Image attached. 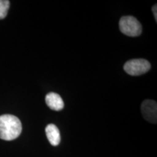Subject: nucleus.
<instances>
[{"instance_id": "0eeeda50", "label": "nucleus", "mask_w": 157, "mask_h": 157, "mask_svg": "<svg viewBox=\"0 0 157 157\" xmlns=\"http://www.w3.org/2000/svg\"><path fill=\"white\" fill-rule=\"evenodd\" d=\"M10 1L0 0V20H2L7 16L10 8Z\"/></svg>"}, {"instance_id": "20e7f679", "label": "nucleus", "mask_w": 157, "mask_h": 157, "mask_svg": "<svg viewBox=\"0 0 157 157\" xmlns=\"http://www.w3.org/2000/svg\"><path fill=\"white\" fill-rule=\"evenodd\" d=\"M143 118L149 122L156 124L157 121V103L152 100H146L141 105Z\"/></svg>"}, {"instance_id": "7ed1b4c3", "label": "nucleus", "mask_w": 157, "mask_h": 157, "mask_svg": "<svg viewBox=\"0 0 157 157\" xmlns=\"http://www.w3.org/2000/svg\"><path fill=\"white\" fill-rule=\"evenodd\" d=\"M151 68V64L145 59L128 60L124 66L125 72L131 76H140L146 74Z\"/></svg>"}, {"instance_id": "39448f33", "label": "nucleus", "mask_w": 157, "mask_h": 157, "mask_svg": "<svg viewBox=\"0 0 157 157\" xmlns=\"http://www.w3.org/2000/svg\"><path fill=\"white\" fill-rule=\"evenodd\" d=\"M45 101L48 106L54 111H60L64 107L62 98L56 93H48L45 98Z\"/></svg>"}, {"instance_id": "f257e3e1", "label": "nucleus", "mask_w": 157, "mask_h": 157, "mask_svg": "<svg viewBox=\"0 0 157 157\" xmlns=\"http://www.w3.org/2000/svg\"><path fill=\"white\" fill-rule=\"evenodd\" d=\"M22 124L17 117L11 114L0 116V139L10 141L19 137Z\"/></svg>"}, {"instance_id": "6e6552de", "label": "nucleus", "mask_w": 157, "mask_h": 157, "mask_svg": "<svg viewBox=\"0 0 157 157\" xmlns=\"http://www.w3.org/2000/svg\"><path fill=\"white\" fill-rule=\"evenodd\" d=\"M152 11H153V13H154V16L155 17V20H156V22H157V13H156V12H157V7H156V5L153 6Z\"/></svg>"}, {"instance_id": "423d86ee", "label": "nucleus", "mask_w": 157, "mask_h": 157, "mask_svg": "<svg viewBox=\"0 0 157 157\" xmlns=\"http://www.w3.org/2000/svg\"><path fill=\"white\" fill-rule=\"evenodd\" d=\"M47 137L52 146H57L60 142V134L58 127L55 124H50L45 128Z\"/></svg>"}, {"instance_id": "f03ea898", "label": "nucleus", "mask_w": 157, "mask_h": 157, "mask_svg": "<svg viewBox=\"0 0 157 157\" xmlns=\"http://www.w3.org/2000/svg\"><path fill=\"white\" fill-rule=\"evenodd\" d=\"M119 29L121 33L129 36H138L142 33V25L133 16H123L119 21Z\"/></svg>"}]
</instances>
